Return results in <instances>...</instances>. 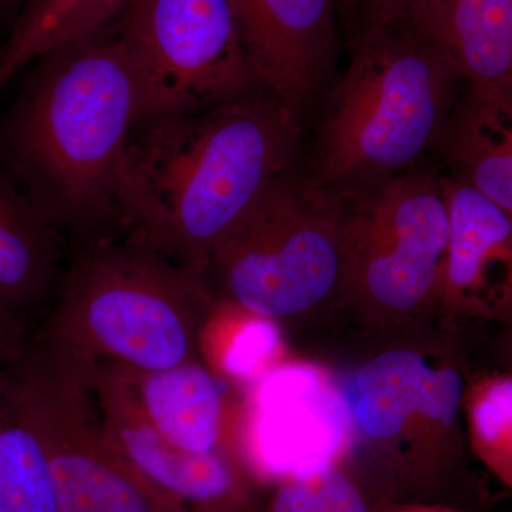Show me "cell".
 Masks as SVG:
<instances>
[{
  "label": "cell",
  "mask_w": 512,
  "mask_h": 512,
  "mask_svg": "<svg viewBox=\"0 0 512 512\" xmlns=\"http://www.w3.org/2000/svg\"><path fill=\"white\" fill-rule=\"evenodd\" d=\"M470 427L478 454L507 481L512 474V375L478 384L471 394Z\"/></svg>",
  "instance_id": "cell-20"
},
{
  "label": "cell",
  "mask_w": 512,
  "mask_h": 512,
  "mask_svg": "<svg viewBox=\"0 0 512 512\" xmlns=\"http://www.w3.org/2000/svg\"><path fill=\"white\" fill-rule=\"evenodd\" d=\"M0 365V512H59L42 446L13 406Z\"/></svg>",
  "instance_id": "cell-19"
},
{
  "label": "cell",
  "mask_w": 512,
  "mask_h": 512,
  "mask_svg": "<svg viewBox=\"0 0 512 512\" xmlns=\"http://www.w3.org/2000/svg\"><path fill=\"white\" fill-rule=\"evenodd\" d=\"M121 369L141 412L165 440L192 453L218 450L221 389L201 359L160 372Z\"/></svg>",
  "instance_id": "cell-17"
},
{
  "label": "cell",
  "mask_w": 512,
  "mask_h": 512,
  "mask_svg": "<svg viewBox=\"0 0 512 512\" xmlns=\"http://www.w3.org/2000/svg\"><path fill=\"white\" fill-rule=\"evenodd\" d=\"M29 336L0 312V363L9 365L28 345Z\"/></svg>",
  "instance_id": "cell-23"
},
{
  "label": "cell",
  "mask_w": 512,
  "mask_h": 512,
  "mask_svg": "<svg viewBox=\"0 0 512 512\" xmlns=\"http://www.w3.org/2000/svg\"><path fill=\"white\" fill-rule=\"evenodd\" d=\"M266 512H370L365 494L335 466L286 478Z\"/></svg>",
  "instance_id": "cell-21"
},
{
  "label": "cell",
  "mask_w": 512,
  "mask_h": 512,
  "mask_svg": "<svg viewBox=\"0 0 512 512\" xmlns=\"http://www.w3.org/2000/svg\"><path fill=\"white\" fill-rule=\"evenodd\" d=\"M0 62H2V49H0Z\"/></svg>",
  "instance_id": "cell-28"
},
{
  "label": "cell",
  "mask_w": 512,
  "mask_h": 512,
  "mask_svg": "<svg viewBox=\"0 0 512 512\" xmlns=\"http://www.w3.org/2000/svg\"><path fill=\"white\" fill-rule=\"evenodd\" d=\"M439 146L454 175L512 217V92L466 83Z\"/></svg>",
  "instance_id": "cell-16"
},
{
  "label": "cell",
  "mask_w": 512,
  "mask_h": 512,
  "mask_svg": "<svg viewBox=\"0 0 512 512\" xmlns=\"http://www.w3.org/2000/svg\"><path fill=\"white\" fill-rule=\"evenodd\" d=\"M96 390L111 446L157 490L190 512H239L241 483L220 450L192 453L164 439L141 412L123 369L96 362Z\"/></svg>",
  "instance_id": "cell-10"
},
{
  "label": "cell",
  "mask_w": 512,
  "mask_h": 512,
  "mask_svg": "<svg viewBox=\"0 0 512 512\" xmlns=\"http://www.w3.org/2000/svg\"><path fill=\"white\" fill-rule=\"evenodd\" d=\"M389 512H458L453 510H446V508H426V507H407V508H394Z\"/></svg>",
  "instance_id": "cell-25"
},
{
  "label": "cell",
  "mask_w": 512,
  "mask_h": 512,
  "mask_svg": "<svg viewBox=\"0 0 512 512\" xmlns=\"http://www.w3.org/2000/svg\"><path fill=\"white\" fill-rule=\"evenodd\" d=\"M504 318H507L508 322H510V336H511V348H512V309L510 312L507 313V315L504 316Z\"/></svg>",
  "instance_id": "cell-26"
},
{
  "label": "cell",
  "mask_w": 512,
  "mask_h": 512,
  "mask_svg": "<svg viewBox=\"0 0 512 512\" xmlns=\"http://www.w3.org/2000/svg\"><path fill=\"white\" fill-rule=\"evenodd\" d=\"M116 19L35 60L0 117V163L69 248L128 234L124 173L140 93Z\"/></svg>",
  "instance_id": "cell-1"
},
{
  "label": "cell",
  "mask_w": 512,
  "mask_h": 512,
  "mask_svg": "<svg viewBox=\"0 0 512 512\" xmlns=\"http://www.w3.org/2000/svg\"><path fill=\"white\" fill-rule=\"evenodd\" d=\"M342 227L343 274L380 305L410 309L443 284L448 211L441 177L410 170L350 195Z\"/></svg>",
  "instance_id": "cell-8"
},
{
  "label": "cell",
  "mask_w": 512,
  "mask_h": 512,
  "mask_svg": "<svg viewBox=\"0 0 512 512\" xmlns=\"http://www.w3.org/2000/svg\"><path fill=\"white\" fill-rule=\"evenodd\" d=\"M25 2L26 0H0V22H3L5 19H10L13 26ZM12 26H10V28H12Z\"/></svg>",
  "instance_id": "cell-24"
},
{
  "label": "cell",
  "mask_w": 512,
  "mask_h": 512,
  "mask_svg": "<svg viewBox=\"0 0 512 512\" xmlns=\"http://www.w3.org/2000/svg\"><path fill=\"white\" fill-rule=\"evenodd\" d=\"M259 82L301 119L338 56L340 0H229Z\"/></svg>",
  "instance_id": "cell-9"
},
{
  "label": "cell",
  "mask_w": 512,
  "mask_h": 512,
  "mask_svg": "<svg viewBox=\"0 0 512 512\" xmlns=\"http://www.w3.org/2000/svg\"><path fill=\"white\" fill-rule=\"evenodd\" d=\"M360 29L390 25L426 0H355Z\"/></svg>",
  "instance_id": "cell-22"
},
{
  "label": "cell",
  "mask_w": 512,
  "mask_h": 512,
  "mask_svg": "<svg viewBox=\"0 0 512 512\" xmlns=\"http://www.w3.org/2000/svg\"><path fill=\"white\" fill-rule=\"evenodd\" d=\"M187 512H190V511H187Z\"/></svg>",
  "instance_id": "cell-29"
},
{
  "label": "cell",
  "mask_w": 512,
  "mask_h": 512,
  "mask_svg": "<svg viewBox=\"0 0 512 512\" xmlns=\"http://www.w3.org/2000/svg\"><path fill=\"white\" fill-rule=\"evenodd\" d=\"M399 20L436 46L463 82L512 92V0H426Z\"/></svg>",
  "instance_id": "cell-15"
},
{
  "label": "cell",
  "mask_w": 512,
  "mask_h": 512,
  "mask_svg": "<svg viewBox=\"0 0 512 512\" xmlns=\"http://www.w3.org/2000/svg\"><path fill=\"white\" fill-rule=\"evenodd\" d=\"M69 244L0 163V312L29 338L59 292Z\"/></svg>",
  "instance_id": "cell-12"
},
{
  "label": "cell",
  "mask_w": 512,
  "mask_h": 512,
  "mask_svg": "<svg viewBox=\"0 0 512 512\" xmlns=\"http://www.w3.org/2000/svg\"><path fill=\"white\" fill-rule=\"evenodd\" d=\"M456 369H431L407 350L377 356L357 372L345 394L350 417L373 439H390L414 414L451 427L463 400Z\"/></svg>",
  "instance_id": "cell-14"
},
{
  "label": "cell",
  "mask_w": 512,
  "mask_h": 512,
  "mask_svg": "<svg viewBox=\"0 0 512 512\" xmlns=\"http://www.w3.org/2000/svg\"><path fill=\"white\" fill-rule=\"evenodd\" d=\"M460 82L446 56L402 20L359 29L326 104L306 183L350 197L413 170L439 146Z\"/></svg>",
  "instance_id": "cell-3"
},
{
  "label": "cell",
  "mask_w": 512,
  "mask_h": 512,
  "mask_svg": "<svg viewBox=\"0 0 512 512\" xmlns=\"http://www.w3.org/2000/svg\"><path fill=\"white\" fill-rule=\"evenodd\" d=\"M3 379L45 451L59 512L148 511L156 490L111 446L94 360L32 336Z\"/></svg>",
  "instance_id": "cell-5"
},
{
  "label": "cell",
  "mask_w": 512,
  "mask_h": 512,
  "mask_svg": "<svg viewBox=\"0 0 512 512\" xmlns=\"http://www.w3.org/2000/svg\"><path fill=\"white\" fill-rule=\"evenodd\" d=\"M212 295L201 276L134 234L69 248L59 292L33 336L137 373L201 359Z\"/></svg>",
  "instance_id": "cell-4"
},
{
  "label": "cell",
  "mask_w": 512,
  "mask_h": 512,
  "mask_svg": "<svg viewBox=\"0 0 512 512\" xmlns=\"http://www.w3.org/2000/svg\"><path fill=\"white\" fill-rule=\"evenodd\" d=\"M505 483H507L508 485H510V487H512V474L510 477L507 478V481H505Z\"/></svg>",
  "instance_id": "cell-27"
},
{
  "label": "cell",
  "mask_w": 512,
  "mask_h": 512,
  "mask_svg": "<svg viewBox=\"0 0 512 512\" xmlns=\"http://www.w3.org/2000/svg\"><path fill=\"white\" fill-rule=\"evenodd\" d=\"M262 416L268 460L288 478L333 466L348 437L345 394L313 367L286 370L269 387Z\"/></svg>",
  "instance_id": "cell-13"
},
{
  "label": "cell",
  "mask_w": 512,
  "mask_h": 512,
  "mask_svg": "<svg viewBox=\"0 0 512 512\" xmlns=\"http://www.w3.org/2000/svg\"><path fill=\"white\" fill-rule=\"evenodd\" d=\"M116 23L136 73L138 121L210 109L264 89L229 0H134Z\"/></svg>",
  "instance_id": "cell-7"
},
{
  "label": "cell",
  "mask_w": 512,
  "mask_h": 512,
  "mask_svg": "<svg viewBox=\"0 0 512 512\" xmlns=\"http://www.w3.org/2000/svg\"><path fill=\"white\" fill-rule=\"evenodd\" d=\"M134 0H26L0 45V92L30 63L89 35L120 16Z\"/></svg>",
  "instance_id": "cell-18"
},
{
  "label": "cell",
  "mask_w": 512,
  "mask_h": 512,
  "mask_svg": "<svg viewBox=\"0 0 512 512\" xmlns=\"http://www.w3.org/2000/svg\"><path fill=\"white\" fill-rule=\"evenodd\" d=\"M302 124L266 89L194 113L138 121L124 173L128 234L205 279L218 242L293 168Z\"/></svg>",
  "instance_id": "cell-2"
},
{
  "label": "cell",
  "mask_w": 512,
  "mask_h": 512,
  "mask_svg": "<svg viewBox=\"0 0 512 512\" xmlns=\"http://www.w3.org/2000/svg\"><path fill=\"white\" fill-rule=\"evenodd\" d=\"M448 211L443 285L474 312L512 309V217L457 175L441 177Z\"/></svg>",
  "instance_id": "cell-11"
},
{
  "label": "cell",
  "mask_w": 512,
  "mask_h": 512,
  "mask_svg": "<svg viewBox=\"0 0 512 512\" xmlns=\"http://www.w3.org/2000/svg\"><path fill=\"white\" fill-rule=\"evenodd\" d=\"M335 195L293 168L276 177L212 252L205 281L254 315L275 320L308 311L343 274Z\"/></svg>",
  "instance_id": "cell-6"
}]
</instances>
